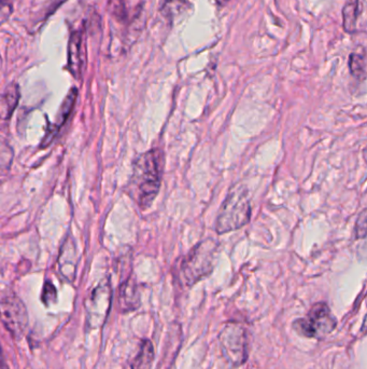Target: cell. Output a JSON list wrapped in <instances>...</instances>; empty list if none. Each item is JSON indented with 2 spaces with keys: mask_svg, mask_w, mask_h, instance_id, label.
Returning <instances> with one entry per match:
<instances>
[{
  "mask_svg": "<svg viewBox=\"0 0 367 369\" xmlns=\"http://www.w3.org/2000/svg\"><path fill=\"white\" fill-rule=\"evenodd\" d=\"M162 165L161 154L156 150L141 154L135 162L131 186L141 208H149L158 196L161 187Z\"/></svg>",
  "mask_w": 367,
  "mask_h": 369,
  "instance_id": "obj_1",
  "label": "cell"
},
{
  "mask_svg": "<svg viewBox=\"0 0 367 369\" xmlns=\"http://www.w3.org/2000/svg\"><path fill=\"white\" fill-rule=\"evenodd\" d=\"M218 243L214 240H204L195 245L181 262L179 280L183 286H193L211 273L216 262Z\"/></svg>",
  "mask_w": 367,
  "mask_h": 369,
  "instance_id": "obj_2",
  "label": "cell"
},
{
  "mask_svg": "<svg viewBox=\"0 0 367 369\" xmlns=\"http://www.w3.org/2000/svg\"><path fill=\"white\" fill-rule=\"evenodd\" d=\"M251 216L248 189L243 185L234 187L224 200L216 218V230L219 235L241 229L249 223Z\"/></svg>",
  "mask_w": 367,
  "mask_h": 369,
  "instance_id": "obj_3",
  "label": "cell"
},
{
  "mask_svg": "<svg viewBox=\"0 0 367 369\" xmlns=\"http://www.w3.org/2000/svg\"><path fill=\"white\" fill-rule=\"evenodd\" d=\"M336 327V320L326 303H317L306 318H299L293 323V328L299 335L308 338H322L332 333Z\"/></svg>",
  "mask_w": 367,
  "mask_h": 369,
  "instance_id": "obj_4",
  "label": "cell"
},
{
  "mask_svg": "<svg viewBox=\"0 0 367 369\" xmlns=\"http://www.w3.org/2000/svg\"><path fill=\"white\" fill-rule=\"evenodd\" d=\"M220 347L227 362L241 366L248 359V334L239 324H227L219 335Z\"/></svg>",
  "mask_w": 367,
  "mask_h": 369,
  "instance_id": "obj_5",
  "label": "cell"
},
{
  "mask_svg": "<svg viewBox=\"0 0 367 369\" xmlns=\"http://www.w3.org/2000/svg\"><path fill=\"white\" fill-rule=\"evenodd\" d=\"M112 287L109 280H102L86 301V326L98 330L105 324L111 308Z\"/></svg>",
  "mask_w": 367,
  "mask_h": 369,
  "instance_id": "obj_6",
  "label": "cell"
},
{
  "mask_svg": "<svg viewBox=\"0 0 367 369\" xmlns=\"http://www.w3.org/2000/svg\"><path fill=\"white\" fill-rule=\"evenodd\" d=\"M1 321L6 330L15 339L23 338L28 326L26 307L12 291H6L1 297Z\"/></svg>",
  "mask_w": 367,
  "mask_h": 369,
  "instance_id": "obj_7",
  "label": "cell"
},
{
  "mask_svg": "<svg viewBox=\"0 0 367 369\" xmlns=\"http://www.w3.org/2000/svg\"><path fill=\"white\" fill-rule=\"evenodd\" d=\"M67 65H68L69 71L75 78H82L83 71L86 67V52H84L82 30H76L70 35Z\"/></svg>",
  "mask_w": 367,
  "mask_h": 369,
  "instance_id": "obj_8",
  "label": "cell"
},
{
  "mask_svg": "<svg viewBox=\"0 0 367 369\" xmlns=\"http://www.w3.org/2000/svg\"><path fill=\"white\" fill-rule=\"evenodd\" d=\"M77 96H78V90L76 88L71 89L69 91V93L66 96L65 100H63L59 115H57L55 125H54L50 134L46 135V138L42 141V145L44 147L48 146L52 142L54 136L57 134V131H59V127L66 123V120L68 119L73 107H75V104H76Z\"/></svg>",
  "mask_w": 367,
  "mask_h": 369,
  "instance_id": "obj_9",
  "label": "cell"
},
{
  "mask_svg": "<svg viewBox=\"0 0 367 369\" xmlns=\"http://www.w3.org/2000/svg\"><path fill=\"white\" fill-rule=\"evenodd\" d=\"M59 264L62 276L65 278L66 281L73 282L76 276V249L69 239L62 249Z\"/></svg>",
  "mask_w": 367,
  "mask_h": 369,
  "instance_id": "obj_10",
  "label": "cell"
},
{
  "mask_svg": "<svg viewBox=\"0 0 367 369\" xmlns=\"http://www.w3.org/2000/svg\"><path fill=\"white\" fill-rule=\"evenodd\" d=\"M140 305V295L136 284L131 279L120 286V306L123 311H135Z\"/></svg>",
  "mask_w": 367,
  "mask_h": 369,
  "instance_id": "obj_11",
  "label": "cell"
},
{
  "mask_svg": "<svg viewBox=\"0 0 367 369\" xmlns=\"http://www.w3.org/2000/svg\"><path fill=\"white\" fill-rule=\"evenodd\" d=\"M19 100H20V88L17 84H9L1 96V104H0V116L3 120L10 119L19 104Z\"/></svg>",
  "mask_w": 367,
  "mask_h": 369,
  "instance_id": "obj_12",
  "label": "cell"
},
{
  "mask_svg": "<svg viewBox=\"0 0 367 369\" xmlns=\"http://www.w3.org/2000/svg\"><path fill=\"white\" fill-rule=\"evenodd\" d=\"M360 0H347L343 9V24L346 32H355L357 19L360 15Z\"/></svg>",
  "mask_w": 367,
  "mask_h": 369,
  "instance_id": "obj_13",
  "label": "cell"
},
{
  "mask_svg": "<svg viewBox=\"0 0 367 369\" xmlns=\"http://www.w3.org/2000/svg\"><path fill=\"white\" fill-rule=\"evenodd\" d=\"M154 361V348L150 340L141 343L138 354L131 364V369H151Z\"/></svg>",
  "mask_w": 367,
  "mask_h": 369,
  "instance_id": "obj_14",
  "label": "cell"
},
{
  "mask_svg": "<svg viewBox=\"0 0 367 369\" xmlns=\"http://www.w3.org/2000/svg\"><path fill=\"white\" fill-rule=\"evenodd\" d=\"M67 0H46V3L42 6L38 12L35 15L34 21H32V26H41L52 15L55 13V11L61 7L62 5L66 3Z\"/></svg>",
  "mask_w": 367,
  "mask_h": 369,
  "instance_id": "obj_15",
  "label": "cell"
},
{
  "mask_svg": "<svg viewBox=\"0 0 367 369\" xmlns=\"http://www.w3.org/2000/svg\"><path fill=\"white\" fill-rule=\"evenodd\" d=\"M190 7V3L187 0H165L162 12L164 17L169 20H173L178 15H182Z\"/></svg>",
  "mask_w": 367,
  "mask_h": 369,
  "instance_id": "obj_16",
  "label": "cell"
},
{
  "mask_svg": "<svg viewBox=\"0 0 367 369\" xmlns=\"http://www.w3.org/2000/svg\"><path fill=\"white\" fill-rule=\"evenodd\" d=\"M349 67L351 73L355 78H363L365 76V62L362 55L359 53H352L349 57Z\"/></svg>",
  "mask_w": 367,
  "mask_h": 369,
  "instance_id": "obj_17",
  "label": "cell"
},
{
  "mask_svg": "<svg viewBox=\"0 0 367 369\" xmlns=\"http://www.w3.org/2000/svg\"><path fill=\"white\" fill-rule=\"evenodd\" d=\"M108 10H109L110 15L117 21L126 20L127 10L123 0H109Z\"/></svg>",
  "mask_w": 367,
  "mask_h": 369,
  "instance_id": "obj_18",
  "label": "cell"
},
{
  "mask_svg": "<svg viewBox=\"0 0 367 369\" xmlns=\"http://www.w3.org/2000/svg\"><path fill=\"white\" fill-rule=\"evenodd\" d=\"M42 303L46 306H49L51 303H55L57 298V293H56L55 287L53 284L50 282H46L44 286V291H42Z\"/></svg>",
  "mask_w": 367,
  "mask_h": 369,
  "instance_id": "obj_19",
  "label": "cell"
},
{
  "mask_svg": "<svg viewBox=\"0 0 367 369\" xmlns=\"http://www.w3.org/2000/svg\"><path fill=\"white\" fill-rule=\"evenodd\" d=\"M229 1L231 0H216V5L219 6V7H225Z\"/></svg>",
  "mask_w": 367,
  "mask_h": 369,
  "instance_id": "obj_20",
  "label": "cell"
},
{
  "mask_svg": "<svg viewBox=\"0 0 367 369\" xmlns=\"http://www.w3.org/2000/svg\"><path fill=\"white\" fill-rule=\"evenodd\" d=\"M363 332H366L367 333V316L365 318L364 323H363Z\"/></svg>",
  "mask_w": 367,
  "mask_h": 369,
  "instance_id": "obj_21",
  "label": "cell"
},
{
  "mask_svg": "<svg viewBox=\"0 0 367 369\" xmlns=\"http://www.w3.org/2000/svg\"><path fill=\"white\" fill-rule=\"evenodd\" d=\"M1 369H9L8 368L7 364H6L5 359H3V368Z\"/></svg>",
  "mask_w": 367,
  "mask_h": 369,
  "instance_id": "obj_22",
  "label": "cell"
}]
</instances>
